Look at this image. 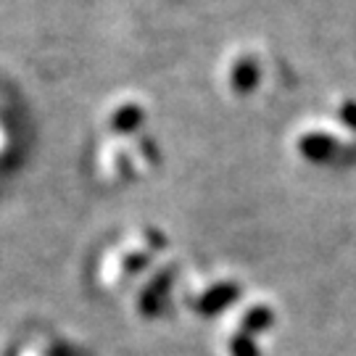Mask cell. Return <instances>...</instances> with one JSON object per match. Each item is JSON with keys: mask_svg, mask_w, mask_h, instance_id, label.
Segmentation results:
<instances>
[{"mask_svg": "<svg viewBox=\"0 0 356 356\" xmlns=\"http://www.w3.org/2000/svg\"><path fill=\"white\" fill-rule=\"evenodd\" d=\"M272 325V312L264 301H243L232 306L216 327V354L219 356H259L254 338L259 330Z\"/></svg>", "mask_w": 356, "mask_h": 356, "instance_id": "obj_1", "label": "cell"}, {"mask_svg": "<svg viewBox=\"0 0 356 356\" xmlns=\"http://www.w3.org/2000/svg\"><path fill=\"white\" fill-rule=\"evenodd\" d=\"M238 296V282L225 275H204L191 280L188 291L182 296L185 309L195 317H209L232 301Z\"/></svg>", "mask_w": 356, "mask_h": 356, "instance_id": "obj_3", "label": "cell"}, {"mask_svg": "<svg viewBox=\"0 0 356 356\" xmlns=\"http://www.w3.org/2000/svg\"><path fill=\"white\" fill-rule=\"evenodd\" d=\"M343 119L348 122V124H354V129H356V103H346V106H343Z\"/></svg>", "mask_w": 356, "mask_h": 356, "instance_id": "obj_7", "label": "cell"}, {"mask_svg": "<svg viewBox=\"0 0 356 356\" xmlns=\"http://www.w3.org/2000/svg\"><path fill=\"white\" fill-rule=\"evenodd\" d=\"M172 277H175V267L172 264H159V267L143 272L138 282L132 285L129 293V312L138 319H151L159 314V309L164 304L166 293L172 288Z\"/></svg>", "mask_w": 356, "mask_h": 356, "instance_id": "obj_4", "label": "cell"}, {"mask_svg": "<svg viewBox=\"0 0 356 356\" xmlns=\"http://www.w3.org/2000/svg\"><path fill=\"white\" fill-rule=\"evenodd\" d=\"M19 356H74L64 343L53 338H32L26 346H22Z\"/></svg>", "mask_w": 356, "mask_h": 356, "instance_id": "obj_5", "label": "cell"}, {"mask_svg": "<svg viewBox=\"0 0 356 356\" xmlns=\"http://www.w3.org/2000/svg\"><path fill=\"white\" fill-rule=\"evenodd\" d=\"M164 245V238H159V232L138 229L132 232L127 241L116 243L108 254L103 256L101 269H98V282L106 291H116L122 282H127L135 272H145L151 264L153 254Z\"/></svg>", "mask_w": 356, "mask_h": 356, "instance_id": "obj_2", "label": "cell"}, {"mask_svg": "<svg viewBox=\"0 0 356 356\" xmlns=\"http://www.w3.org/2000/svg\"><path fill=\"white\" fill-rule=\"evenodd\" d=\"M301 148H304V153L312 156V159H325V156L332 153L335 140H327V138H322V135H312V138H306V140L301 143Z\"/></svg>", "mask_w": 356, "mask_h": 356, "instance_id": "obj_6", "label": "cell"}]
</instances>
